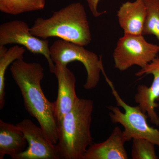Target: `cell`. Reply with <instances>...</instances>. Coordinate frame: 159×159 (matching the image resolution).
Returning a JSON list of instances; mask_svg holds the SVG:
<instances>
[{
  "label": "cell",
  "instance_id": "cell-1",
  "mask_svg": "<svg viewBox=\"0 0 159 159\" xmlns=\"http://www.w3.org/2000/svg\"><path fill=\"white\" fill-rule=\"evenodd\" d=\"M12 78L20 91L26 110L37 120L50 142H58L57 125L54 118L53 102L43 93L41 82L44 77V69L39 63L16 60L11 64Z\"/></svg>",
  "mask_w": 159,
  "mask_h": 159
},
{
  "label": "cell",
  "instance_id": "cell-2",
  "mask_svg": "<svg viewBox=\"0 0 159 159\" xmlns=\"http://www.w3.org/2000/svg\"><path fill=\"white\" fill-rule=\"evenodd\" d=\"M30 31L33 35L42 39L58 37L84 47L92 41L87 15L80 2L71 3L54 11L49 18H38Z\"/></svg>",
  "mask_w": 159,
  "mask_h": 159
},
{
  "label": "cell",
  "instance_id": "cell-3",
  "mask_svg": "<svg viewBox=\"0 0 159 159\" xmlns=\"http://www.w3.org/2000/svg\"><path fill=\"white\" fill-rule=\"evenodd\" d=\"M93 101L79 98L57 126L59 159H83L93 143L91 126Z\"/></svg>",
  "mask_w": 159,
  "mask_h": 159
},
{
  "label": "cell",
  "instance_id": "cell-4",
  "mask_svg": "<svg viewBox=\"0 0 159 159\" xmlns=\"http://www.w3.org/2000/svg\"><path fill=\"white\" fill-rule=\"evenodd\" d=\"M106 80L111 88L113 95L116 100L117 106L124 109L122 112L117 107L110 106L109 116L112 122L119 123L124 127L123 136L126 142L134 139H144L148 140L159 147V130L148 125L147 114L142 111L139 106L128 105L120 97L113 84L107 75Z\"/></svg>",
  "mask_w": 159,
  "mask_h": 159
},
{
  "label": "cell",
  "instance_id": "cell-5",
  "mask_svg": "<svg viewBox=\"0 0 159 159\" xmlns=\"http://www.w3.org/2000/svg\"><path fill=\"white\" fill-rule=\"evenodd\" d=\"M50 54L54 65L67 66L69 63L78 61L82 63L87 72V79L84 88L90 90L96 88L102 72V56L99 57L84 46L60 39L50 47Z\"/></svg>",
  "mask_w": 159,
  "mask_h": 159
},
{
  "label": "cell",
  "instance_id": "cell-6",
  "mask_svg": "<svg viewBox=\"0 0 159 159\" xmlns=\"http://www.w3.org/2000/svg\"><path fill=\"white\" fill-rule=\"evenodd\" d=\"M159 52V46L148 42L142 34H124L114 50V66L120 71L134 66L143 68L157 56Z\"/></svg>",
  "mask_w": 159,
  "mask_h": 159
},
{
  "label": "cell",
  "instance_id": "cell-7",
  "mask_svg": "<svg viewBox=\"0 0 159 159\" xmlns=\"http://www.w3.org/2000/svg\"><path fill=\"white\" fill-rule=\"evenodd\" d=\"M30 29L27 23L20 20L3 23L0 26V46L16 44L33 54H42L48 61L50 72L54 74L55 65L51 59L48 41L34 36Z\"/></svg>",
  "mask_w": 159,
  "mask_h": 159
},
{
  "label": "cell",
  "instance_id": "cell-8",
  "mask_svg": "<svg viewBox=\"0 0 159 159\" xmlns=\"http://www.w3.org/2000/svg\"><path fill=\"white\" fill-rule=\"evenodd\" d=\"M16 125L25 135L28 146L13 159H59L56 145L50 142L40 127L28 119H23Z\"/></svg>",
  "mask_w": 159,
  "mask_h": 159
},
{
  "label": "cell",
  "instance_id": "cell-9",
  "mask_svg": "<svg viewBox=\"0 0 159 159\" xmlns=\"http://www.w3.org/2000/svg\"><path fill=\"white\" fill-rule=\"evenodd\" d=\"M149 74L153 77L151 85L149 87L145 84L139 85L134 98L142 111L148 115L150 122L159 126V116L155 110L159 106L156 102L159 100V57L157 56L135 75L139 77Z\"/></svg>",
  "mask_w": 159,
  "mask_h": 159
},
{
  "label": "cell",
  "instance_id": "cell-10",
  "mask_svg": "<svg viewBox=\"0 0 159 159\" xmlns=\"http://www.w3.org/2000/svg\"><path fill=\"white\" fill-rule=\"evenodd\" d=\"M54 74L58 82L57 98L53 102L54 118L58 126L79 98L75 90L76 77L67 66L55 65Z\"/></svg>",
  "mask_w": 159,
  "mask_h": 159
},
{
  "label": "cell",
  "instance_id": "cell-11",
  "mask_svg": "<svg viewBox=\"0 0 159 159\" xmlns=\"http://www.w3.org/2000/svg\"><path fill=\"white\" fill-rule=\"evenodd\" d=\"M125 142L123 131L119 126H116L105 141L92 143L83 159H128V153L124 146Z\"/></svg>",
  "mask_w": 159,
  "mask_h": 159
},
{
  "label": "cell",
  "instance_id": "cell-12",
  "mask_svg": "<svg viewBox=\"0 0 159 159\" xmlns=\"http://www.w3.org/2000/svg\"><path fill=\"white\" fill-rule=\"evenodd\" d=\"M120 27L124 34L141 35L146 16V9L143 0L123 3L117 12Z\"/></svg>",
  "mask_w": 159,
  "mask_h": 159
},
{
  "label": "cell",
  "instance_id": "cell-13",
  "mask_svg": "<svg viewBox=\"0 0 159 159\" xmlns=\"http://www.w3.org/2000/svg\"><path fill=\"white\" fill-rule=\"evenodd\" d=\"M27 144L25 135L16 125L0 120V159L6 155L13 159L26 150Z\"/></svg>",
  "mask_w": 159,
  "mask_h": 159
},
{
  "label": "cell",
  "instance_id": "cell-14",
  "mask_svg": "<svg viewBox=\"0 0 159 159\" xmlns=\"http://www.w3.org/2000/svg\"><path fill=\"white\" fill-rule=\"evenodd\" d=\"M26 52L25 48L18 45L7 48L0 46V109L5 104V80L6 73L9 66L16 60L22 59Z\"/></svg>",
  "mask_w": 159,
  "mask_h": 159
},
{
  "label": "cell",
  "instance_id": "cell-15",
  "mask_svg": "<svg viewBox=\"0 0 159 159\" xmlns=\"http://www.w3.org/2000/svg\"><path fill=\"white\" fill-rule=\"evenodd\" d=\"M46 0H0V11L11 15L43 10Z\"/></svg>",
  "mask_w": 159,
  "mask_h": 159
},
{
  "label": "cell",
  "instance_id": "cell-16",
  "mask_svg": "<svg viewBox=\"0 0 159 159\" xmlns=\"http://www.w3.org/2000/svg\"><path fill=\"white\" fill-rule=\"evenodd\" d=\"M146 16L142 35H155L159 41V0H143Z\"/></svg>",
  "mask_w": 159,
  "mask_h": 159
},
{
  "label": "cell",
  "instance_id": "cell-17",
  "mask_svg": "<svg viewBox=\"0 0 159 159\" xmlns=\"http://www.w3.org/2000/svg\"><path fill=\"white\" fill-rule=\"evenodd\" d=\"M155 144L144 139H133L131 157L133 159H157Z\"/></svg>",
  "mask_w": 159,
  "mask_h": 159
},
{
  "label": "cell",
  "instance_id": "cell-18",
  "mask_svg": "<svg viewBox=\"0 0 159 159\" xmlns=\"http://www.w3.org/2000/svg\"><path fill=\"white\" fill-rule=\"evenodd\" d=\"M100 0H87L89 8L95 17H98L106 12V11H99L98 6Z\"/></svg>",
  "mask_w": 159,
  "mask_h": 159
}]
</instances>
